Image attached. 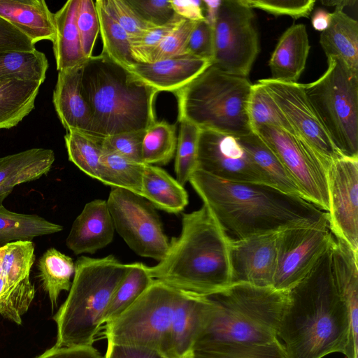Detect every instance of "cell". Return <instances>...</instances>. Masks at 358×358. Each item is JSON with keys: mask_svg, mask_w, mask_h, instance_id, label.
I'll use <instances>...</instances> for the list:
<instances>
[{"mask_svg": "<svg viewBox=\"0 0 358 358\" xmlns=\"http://www.w3.org/2000/svg\"><path fill=\"white\" fill-rule=\"evenodd\" d=\"M100 2L108 14L125 30L131 43L155 27L145 21L128 0H100Z\"/></svg>", "mask_w": 358, "mask_h": 358, "instance_id": "cell-42", "label": "cell"}, {"mask_svg": "<svg viewBox=\"0 0 358 358\" xmlns=\"http://www.w3.org/2000/svg\"><path fill=\"white\" fill-rule=\"evenodd\" d=\"M251 8H259L274 15H288L294 20L308 17L315 0H243Z\"/></svg>", "mask_w": 358, "mask_h": 358, "instance_id": "cell-45", "label": "cell"}, {"mask_svg": "<svg viewBox=\"0 0 358 358\" xmlns=\"http://www.w3.org/2000/svg\"><path fill=\"white\" fill-rule=\"evenodd\" d=\"M212 63L183 54L151 63H135L129 70L159 92L174 93L182 88Z\"/></svg>", "mask_w": 358, "mask_h": 358, "instance_id": "cell-20", "label": "cell"}, {"mask_svg": "<svg viewBox=\"0 0 358 358\" xmlns=\"http://www.w3.org/2000/svg\"><path fill=\"white\" fill-rule=\"evenodd\" d=\"M231 238L209 209L183 213L182 228L164 258L148 271L173 288L210 296L231 285Z\"/></svg>", "mask_w": 358, "mask_h": 358, "instance_id": "cell-3", "label": "cell"}, {"mask_svg": "<svg viewBox=\"0 0 358 358\" xmlns=\"http://www.w3.org/2000/svg\"><path fill=\"white\" fill-rule=\"evenodd\" d=\"M278 157L296 184L301 196L328 212V169L322 158L297 135L266 125L252 131Z\"/></svg>", "mask_w": 358, "mask_h": 358, "instance_id": "cell-12", "label": "cell"}, {"mask_svg": "<svg viewBox=\"0 0 358 358\" xmlns=\"http://www.w3.org/2000/svg\"><path fill=\"white\" fill-rule=\"evenodd\" d=\"M320 2L327 6H335L336 8L343 9L345 7L353 6L357 3V0H322Z\"/></svg>", "mask_w": 358, "mask_h": 358, "instance_id": "cell-56", "label": "cell"}, {"mask_svg": "<svg viewBox=\"0 0 358 358\" xmlns=\"http://www.w3.org/2000/svg\"><path fill=\"white\" fill-rule=\"evenodd\" d=\"M76 24L84 56L87 59L99 34V22L95 1L78 0Z\"/></svg>", "mask_w": 358, "mask_h": 358, "instance_id": "cell-43", "label": "cell"}, {"mask_svg": "<svg viewBox=\"0 0 358 358\" xmlns=\"http://www.w3.org/2000/svg\"><path fill=\"white\" fill-rule=\"evenodd\" d=\"M182 292L154 280L129 308L105 324L107 342L150 349L169 358L171 326Z\"/></svg>", "mask_w": 358, "mask_h": 358, "instance_id": "cell-9", "label": "cell"}, {"mask_svg": "<svg viewBox=\"0 0 358 358\" xmlns=\"http://www.w3.org/2000/svg\"><path fill=\"white\" fill-rule=\"evenodd\" d=\"M207 296L213 309L194 352L223 345H266L278 340L288 292L234 283Z\"/></svg>", "mask_w": 358, "mask_h": 358, "instance_id": "cell-5", "label": "cell"}, {"mask_svg": "<svg viewBox=\"0 0 358 358\" xmlns=\"http://www.w3.org/2000/svg\"><path fill=\"white\" fill-rule=\"evenodd\" d=\"M334 240L328 223L278 232L273 287L289 292L308 275Z\"/></svg>", "mask_w": 358, "mask_h": 358, "instance_id": "cell-13", "label": "cell"}, {"mask_svg": "<svg viewBox=\"0 0 358 358\" xmlns=\"http://www.w3.org/2000/svg\"><path fill=\"white\" fill-rule=\"evenodd\" d=\"M115 227L106 200L87 203L76 218L66 244L75 255L94 254L113 240Z\"/></svg>", "mask_w": 358, "mask_h": 358, "instance_id": "cell-18", "label": "cell"}, {"mask_svg": "<svg viewBox=\"0 0 358 358\" xmlns=\"http://www.w3.org/2000/svg\"><path fill=\"white\" fill-rule=\"evenodd\" d=\"M35 44L8 21L0 17V52H30Z\"/></svg>", "mask_w": 358, "mask_h": 358, "instance_id": "cell-50", "label": "cell"}, {"mask_svg": "<svg viewBox=\"0 0 358 358\" xmlns=\"http://www.w3.org/2000/svg\"><path fill=\"white\" fill-rule=\"evenodd\" d=\"M320 43L327 58L340 59L358 72V22L343 9L331 13L329 25L321 32Z\"/></svg>", "mask_w": 358, "mask_h": 358, "instance_id": "cell-27", "label": "cell"}, {"mask_svg": "<svg viewBox=\"0 0 358 358\" xmlns=\"http://www.w3.org/2000/svg\"><path fill=\"white\" fill-rule=\"evenodd\" d=\"M262 84L299 137L322 158L328 167L343 156L332 143L301 83L263 78Z\"/></svg>", "mask_w": 358, "mask_h": 358, "instance_id": "cell-14", "label": "cell"}, {"mask_svg": "<svg viewBox=\"0 0 358 358\" xmlns=\"http://www.w3.org/2000/svg\"><path fill=\"white\" fill-rule=\"evenodd\" d=\"M145 132L146 130L133 131L106 137L101 141L102 148L143 163L142 148Z\"/></svg>", "mask_w": 358, "mask_h": 358, "instance_id": "cell-46", "label": "cell"}, {"mask_svg": "<svg viewBox=\"0 0 358 358\" xmlns=\"http://www.w3.org/2000/svg\"><path fill=\"white\" fill-rule=\"evenodd\" d=\"M178 358H194V352L193 351H190V352L186 353L185 355H182V357H178Z\"/></svg>", "mask_w": 358, "mask_h": 358, "instance_id": "cell-58", "label": "cell"}, {"mask_svg": "<svg viewBox=\"0 0 358 358\" xmlns=\"http://www.w3.org/2000/svg\"><path fill=\"white\" fill-rule=\"evenodd\" d=\"M36 358H104L93 345L57 347L54 345Z\"/></svg>", "mask_w": 358, "mask_h": 358, "instance_id": "cell-51", "label": "cell"}, {"mask_svg": "<svg viewBox=\"0 0 358 358\" xmlns=\"http://www.w3.org/2000/svg\"><path fill=\"white\" fill-rule=\"evenodd\" d=\"M330 252L333 278L349 311L352 343L358 350V253L336 237Z\"/></svg>", "mask_w": 358, "mask_h": 358, "instance_id": "cell-22", "label": "cell"}, {"mask_svg": "<svg viewBox=\"0 0 358 358\" xmlns=\"http://www.w3.org/2000/svg\"><path fill=\"white\" fill-rule=\"evenodd\" d=\"M196 23L182 18L154 50L150 63L185 54L189 37Z\"/></svg>", "mask_w": 358, "mask_h": 358, "instance_id": "cell-44", "label": "cell"}, {"mask_svg": "<svg viewBox=\"0 0 358 358\" xmlns=\"http://www.w3.org/2000/svg\"><path fill=\"white\" fill-rule=\"evenodd\" d=\"M214 51L213 26L206 20L196 22L189 37L185 53L208 60L213 63Z\"/></svg>", "mask_w": 358, "mask_h": 358, "instance_id": "cell-48", "label": "cell"}, {"mask_svg": "<svg viewBox=\"0 0 358 358\" xmlns=\"http://www.w3.org/2000/svg\"><path fill=\"white\" fill-rule=\"evenodd\" d=\"M82 87L92 113L90 136L147 130L156 122L159 92L102 52L83 64Z\"/></svg>", "mask_w": 358, "mask_h": 358, "instance_id": "cell-4", "label": "cell"}, {"mask_svg": "<svg viewBox=\"0 0 358 358\" xmlns=\"http://www.w3.org/2000/svg\"><path fill=\"white\" fill-rule=\"evenodd\" d=\"M182 18L176 14L168 24L155 27L148 31L139 39L131 43V55L137 63H150L154 50Z\"/></svg>", "mask_w": 358, "mask_h": 358, "instance_id": "cell-47", "label": "cell"}, {"mask_svg": "<svg viewBox=\"0 0 358 358\" xmlns=\"http://www.w3.org/2000/svg\"><path fill=\"white\" fill-rule=\"evenodd\" d=\"M0 17L34 44L43 40L54 41V14L43 0H0Z\"/></svg>", "mask_w": 358, "mask_h": 358, "instance_id": "cell-25", "label": "cell"}, {"mask_svg": "<svg viewBox=\"0 0 358 358\" xmlns=\"http://www.w3.org/2000/svg\"><path fill=\"white\" fill-rule=\"evenodd\" d=\"M38 269L42 287L48 294L53 310L57 306L61 292L71 288L75 263L70 257L51 248L40 257Z\"/></svg>", "mask_w": 358, "mask_h": 358, "instance_id": "cell-32", "label": "cell"}, {"mask_svg": "<svg viewBox=\"0 0 358 358\" xmlns=\"http://www.w3.org/2000/svg\"><path fill=\"white\" fill-rule=\"evenodd\" d=\"M83 65L59 71L52 100L66 131H77L90 135L92 113L83 93Z\"/></svg>", "mask_w": 358, "mask_h": 358, "instance_id": "cell-21", "label": "cell"}, {"mask_svg": "<svg viewBox=\"0 0 358 358\" xmlns=\"http://www.w3.org/2000/svg\"><path fill=\"white\" fill-rule=\"evenodd\" d=\"M128 2L145 21L155 27L168 24L176 15L171 1L128 0Z\"/></svg>", "mask_w": 358, "mask_h": 358, "instance_id": "cell-49", "label": "cell"}, {"mask_svg": "<svg viewBox=\"0 0 358 358\" xmlns=\"http://www.w3.org/2000/svg\"><path fill=\"white\" fill-rule=\"evenodd\" d=\"M104 358H165L159 352L131 345L115 344L107 342Z\"/></svg>", "mask_w": 358, "mask_h": 358, "instance_id": "cell-52", "label": "cell"}, {"mask_svg": "<svg viewBox=\"0 0 358 358\" xmlns=\"http://www.w3.org/2000/svg\"><path fill=\"white\" fill-rule=\"evenodd\" d=\"M63 227L37 215L14 213L0 206V244L31 241L34 238L52 234Z\"/></svg>", "mask_w": 358, "mask_h": 358, "instance_id": "cell-31", "label": "cell"}, {"mask_svg": "<svg viewBox=\"0 0 358 358\" xmlns=\"http://www.w3.org/2000/svg\"><path fill=\"white\" fill-rule=\"evenodd\" d=\"M78 0H69L55 13L53 52L59 71L83 65L84 56L76 24Z\"/></svg>", "mask_w": 358, "mask_h": 358, "instance_id": "cell-26", "label": "cell"}, {"mask_svg": "<svg viewBox=\"0 0 358 358\" xmlns=\"http://www.w3.org/2000/svg\"><path fill=\"white\" fill-rule=\"evenodd\" d=\"M270 185L285 193L301 196L293 178L273 150L254 131L236 137ZM302 197V196H301Z\"/></svg>", "mask_w": 358, "mask_h": 358, "instance_id": "cell-30", "label": "cell"}, {"mask_svg": "<svg viewBox=\"0 0 358 358\" xmlns=\"http://www.w3.org/2000/svg\"><path fill=\"white\" fill-rule=\"evenodd\" d=\"M48 62L44 53L30 52H0V81L9 79L45 81Z\"/></svg>", "mask_w": 358, "mask_h": 358, "instance_id": "cell-36", "label": "cell"}, {"mask_svg": "<svg viewBox=\"0 0 358 358\" xmlns=\"http://www.w3.org/2000/svg\"><path fill=\"white\" fill-rule=\"evenodd\" d=\"M248 113L252 131L266 125L297 135L267 90L258 82L252 84Z\"/></svg>", "mask_w": 358, "mask_h": 358, "instance_id": "cell-39", "label": "cell"}, {"mask_svg": "<svg viewBox=\"0 0 358 358\" xmlns=\"http://www.w3.org/2000/svg\"><path fill=\"white\" fill-rule=\"evenodd\" d=\"M222 0H203V8L206 10L205 20L213 26L215 17L220 8Z\"/></svg>", "mask_w": 358, "mask_h": 358, "instance_id": "cell-55", "label": "cell"}, {"mask_svg": "<svg viewBox=\"0 0 358 358\" xmlns=\"http://www.w3.org/2000/svg\"><path fill=\"white\" fill-rule=\"evenodd\" d=\"M212 309L213 303L208 296L183 291L171 326L169 358H178L193 351Z\"/></svg>", "mask_w": 358, "mask_h": 358, "instance_id": "cell-19", "label": "cell"}, {"mask_svg": "<svg viewBox=\"0 0 358 358\" xmlns=\"http://www.w3.org/2000/svg\"><path fill=\"white\" fill-rule=\"evenodd\" d=\"M194 352V351H193ZM194 358H287L280 340L266 345H223L194 352Z\"/></svg>", "mask_w": 358, "mask_h": 358, "instance_id": "cell-41", "label": "cell"}, {"mask_svg": "<svg viewBox=\"0 0 358 358\" xmlns=\"http://www.w3.org/2000/svg\"><path fill=\"white\" fill-rule=\"evenodd\" d=\"M331 21V13L327 10L319 8H317L312 16L311 23L313 27L320 31H323L327 29Z\"/></svg>", "mask_w": 358, "mask_h": 358, "instance_id": "cell-54", "label": "cell"}, {"mask_svg": "<svg viewBox=\"0 0 358 358\" xmlns=\"http://www.w3.org/2000/svg\"><path fill=\"white\" fill-rule=\"evenodd\" d=\"M252 84L248 78L227 73L211 64L173 94L178 121L185 120L201 129L235 137L252 131L248 106Z\"/></svg>", "mask_w": 358, "mask_h": 358, "instance_id": "cell-7", "label": "cell"}, {"mask_svg": "<svg viewBox=\"0 0 358 358\" xmlns=\"http://www.w3.org/2000/svg\"><path fill=\"white\" fill-rule=\"evenodd\" d=\"M213 30L212 64L227 73L248 78L260 51L253 9L243 0H222Z\"/></svg>", "mask_w": 358, "mask_h": 358, "instance_id": "cell-10", "label": "cell"}, {"mask_svg": "<svg viewBox=\"0 0 358 358\" xmlns=\"http://www.w3.org/2000/svg\"><path fill=\"white\" fill-rule=\"evenodd\" d=\"M301 85L336 149L343 157L358 159V72L329 57L325 72Z\"/></svg>", "mask_w": 358, "mask_h": 358, "instance_id": "cell-8", "label": "cell"}, {"mask_svg": "<svg viewBox=\"0 0 358 358\" xmlns=\"http://www.w3.org/2000/svg\"><path fill=\"white\" fill-rule=\"evenodd\" d=\"M154 279L148 266L141 262L128 264L124 279L116 289L103 316V324L111 322L129 308Z\"/></svg>", "mask_w": 358, "mask_h": 358, "instance_id": "cell-34", "label": "cell"}, {"mask_svg": "<svg viewBox=\"0 0 358 358\" xmlns=\"http://www.w3.org/2000/svg\"><path fill=\"white\" fill-rule=\"evenodd\" d=\"M188 182L235 239L328 223L327 212L299 195L267 184L227 180L198 169Z\"/></svg>", "mask_w": 358, "mask_h": 358, "instance_id": "cell-1", "label": "cell"}, {"mask_svg": "<svg viewBox=\"0 0 358 358\" xmlns=\"http://www.w3.org/2000/svg\"><path fill=\"white\" fill-rule=\"evenodd\" d=\"M41 84L21 79L0 81V129L16 126L30 113Z\"/></svg>", "mask_w": 358, "mask_h": 358, "instance_id": "cell-29", "label": "cell"}, {"mask_svg": "<svg viewBox=\"0 0 358 358\" xmlns=\"http://www.w3.org/2000/svg\"><path fill=\"white\" fill-rule=\"evenodd\" d=\"M310 48L306 26L297 24L289 27L280 37L269 59L271 78L297 83L306 68Z\"/></svg>", "mask_w": 358, "mask_h": 358, "instance_id": "cell-23", "label": "cell"}, {"mask_svg": "<svg viewBox=\"0 0 358 358\" xmlns=\"http://www.w3.org/2000/svg\"><path fill=\"white\" fill-rule=\"evenodd\" d=\"M101 37L102 52L115 63L129 69L136 63L131 55V41L125 30L113 18L101 5L95 1Z\"/></svg>", "mask_w": 358, "mask_h": 358, "instance_id": "cell-35", "label": "cell"}, {"mask_svg": "<svg viewBox=\"0 0 358 358\" xmlns=\"http://www.w3.org/2000/svg\"><path fill=\"white\" fill-rule=\"evenodd\" d=\"M278 233L231 241V284L273 287Z\"/></svg>", "mask_w": 358, "mask_h": 358, "instance_id": "cell-17", "label": "cell"}, {"mask_svg": "<svg viewBox=\"0 0 358 358\" xmlns=\"http://www.w3.org/2000/svg\"><path fill=\"white\" fill-rule=\"evenodd\" d=\"M99 180L111 187L122 188L141 195L145 164L102 148Z\"/></svg>", "mask_w": 358, "mask_h": 358, "instance_id": "cell-33", "label": "cell"}, {"mask_svg": "<svg viewBox=\"0 0 358 358\" xmlns=\"http://www.w3.org/2000/svg\"><path fill=\"white\" fill-rule=\"evenodd\" d=\"M174 12L183 19L199 22L205 20L201 0H171Z\"/></svg>", "mask_w": 358, "mask_h": 358, "instance_id": "cell-53", "label": "cell"}, {"mask_svg": "<svg viewBox=\"0 0 358 358\" xmlns=\"http://www.w3.org/2000/svg\"><path fill=\"white\" fill-rule=\"evenodd\" d=\"M330 248L288 292L278 333L287 358H322L334 352L358 358L349 311L333 278Z\"/></svg>", "mask_w": 358, "mask_h": 358, "instance_id": "cell-2", "label": "cell"}, {"mask_svg": "<svg viewBox=\"0 0 358 358\" xmlns=\"http://www.w3.org/2000/svg\"><path fill=\"white\" fill-rule=\"evenodd\" d=\"M55 159L50 149L31 148L0 157V206L14 187L45 176Z\"/></svg>", "mask_w": 358, "mask_h": 358, "instance_id": "cell-24", "label": "cell"}, {"mask_svg": "<svg viewBox=\"0 0 358 358\" xmlns=\"http://www.w3.org/2000/svg\"><path fill=\"white\" fill-rule=\"evenodd\" d=\"M179 122L174 171L176 179L184 186L197 167L200 129L189 121L182 120Z\"/></svg>", "mask_w": 358, "mask_h": 358, "instance_id": "cell-40", "label": "cell"}, {"mask_svg": "<svg viewBox=\"0 0 358 358\" xmlns=\"http://www.w3.org/2000/svg\"><path fill=\"white\" fill-rule=\"evenodd\" d=\"M177 138L175 124L156 121L146 130L143 138V163L155 166L167 164L176 154Z\"/></svg>", "mask_w": 358, "mask_h": 358, "instance_id": "cell-38", "label": "cell"}, {"mask_svg": "<svg viewBox=\"0 0 358 358\" xmlns=\"http://www.w3.org/2000/svg\"><path fill=\"white\" fill-rule=\"evenodd\" d=\"M196 169L227 180L271 185L237 138L216 131L200 129Z\"/></svg>", "mask_w": 358, "mask_h": 358, "instance_id": "cell-15", "label": "cell"}, {"mask_svg": "<svg viewBox=\"0 0 358 358\" xmlns=\"http://www.w3.org/2000/svg\"><path fill=\"white\" fill-rule=\"evenodd\" d=\"M127 270L128 264L112 255L77 259L67 298L53 316L55 346L93 345L108 306Z\"/></svg>", "mask_w": 358, "mask_h": 358, "instance_id": "cell-6", "label": "cell"}, {"mask_svg": "<svg viewBox=\"0 0 358 358\" xmlns=\"http://www.w3.org/2000/svg\"><path fill=\"white\" fill-rule=\"evenodd\" d=\"M141 196L155 208L179 213L187 206L188 194L184 186L164 169L145 164Z\"/></svg>", "mask_w": 358, "mask_h": 358, "instance_id": "cell-28", "label": "cell"}, {"mask_svg": "<svg viewBox=\"0 0 358 358\" xmlns=\"http://www.w3.org/2000/svg\"><path fill=\"white\" fill-rule=\"evenodd\" d=\"M3 256V247L2 245L0 247V275L1 274V272H2Z\"/></svg>", "mask_w": 358, "mask_h": 358, "instance_id": "cell-57", "label": "cell"}, {"mask_svg": "<svg viewBox=\"0 0 358 358\" xmlns=\"http://www.w3.org/2000/svg\"><path fill=\"white\" fill-rule=\"evenodd\" d=\"M329 228L358 253V159L343 157L328 169Z\"/></svg>", "mask_w": 358, "mask_h": 358, "instance_id": "cell-16", "label": "cell"}, {"mask_svg": "<svg viewBox=\"0 0 358 358\" xmlns=\"http://www.w3.org/2000/svg\"><path fill=\"white\" fill-rule=\"evenodd\" d=\"M115 230L136 255L161 261L170 241L155 208L141 195L111 187L108 199Z\"/></svg>", "mask_w": 358, "mask_h": 358, "instance_id": "cell-11", "label": "cell"}, {"mask_svg": "<svg viewBox=\"0 0 358 358\" xmlns=\"http://www.w3.org/2000/svg\"><path fill=\"white\" fill-rule=\"evenodd\" d=\"M64 141L69 160L86 175L99 180L102 139L77 131H68Z\"/></svg>", "mask_w": 358, "mask_h": 358, "instance_id": "cell-37", "label": "cell"}]
</instances>
